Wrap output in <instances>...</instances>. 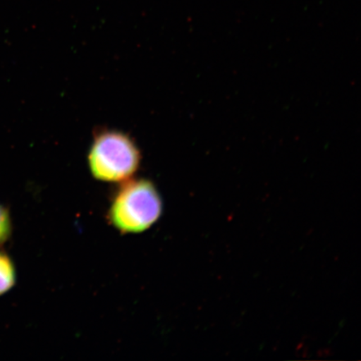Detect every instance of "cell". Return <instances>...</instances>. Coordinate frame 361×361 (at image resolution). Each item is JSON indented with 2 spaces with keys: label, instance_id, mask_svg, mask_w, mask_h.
Returning <instances> with one entry per match:
<instances>
[{
  "label": "cell",
  "instance_id": "1",
  "mask_svg": "<svg viewBox=\"0 0 361 361\" xmlns=\"http://www.w3.org/2000/svg\"><path fill=\"white\" fill-rule=\"evenodd\" d=\"M164 203L151 180L130 179L123 183L108 210V220L121 233H141L161 218Z\"/></svg>",
  "mask_w": 361,
  "mask_h": 361
},
{
  "label": "cell",
  "instance_id": "4",
  "mask_svg": "<svg viewBox=\"0 0 361 361\" xmlns=\"http://www.w3.org/2000/svg\"><path fill=\"white\" fill-rule=\"evenodd\" d=\"M12 233V222L10 212L0 204V246L10 239Z\"/></svg>",
  "mask_w": 361,
  "mask_h": 361
},
{
  "label": "cell",
  "instance_id": "2",
  "mask_svg": "<svg viewBox=\"0 0 361 361\" xmlns=\"http://www.w3.org/2000/svg\"><path fill=\"white\" fill-rule=\"evenodd\" d=\"M88 164L94 178L102 182L123 183L133 178L141 164V152L133 138L117 130L96 135Z\"/></svg>",
  "mask_w": 361,
  "mask_h": 361
},
{
  "label": "cell",
  "instance_id": "3",
  "mask_svg": "<svg viewBox=\"0 0 361 361\" xmlns=\"http://www.w3.org/2000/svg\"><path fill=\"white\" fill-rule=\"evenodd\" d=\"M16 270L11 257L0 251V296L6 295L15 286Z\"/></svg>",
  "mask_w": 361,
  "mask_h": 361
}]
</instances>
